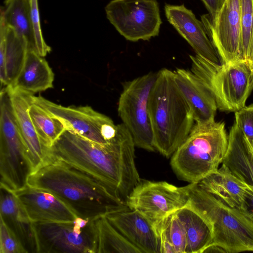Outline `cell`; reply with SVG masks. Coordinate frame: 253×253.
Segmentation results:
<instances>
[{"mask_svg": "<svg viewBox=\"0 0 253 253\" xmlns=\"http://www.w3.org/2000/svg\"><path fill=\"white\" fill-rule=\"evenodd\" d=\"M135 146L123 123L117 125L116 136L106 144L66 130L51 147L50 160L64 162L91 176L126 203L141 180L135 163Z\"/></svg>", "mask_w": 253, "mask_h": 253, "instance_id": "obj_1", "label": "cell"}, {"mask_svg": "<svg viewBox=\"0 0 253 253\" xmlns=\"http://www.w3.org/2000/svg\"><path fill=\"white\" fill-rule=\"evenodd\" d=\"M27 185L51 192L84 219H94L128 208L94 177L54 159L33 172Z\"/></svg>", "mask_w": 253, "mask_h": 253, "instance_id": "obj_2", "label": "cell"}, {"mask_svg": "<svg viewBox=\"0 0 253 253\" xmlns=\"http://www.w3.org/2000/svg\"><path fill=\"white\" fill-rule=\"evenodd\" d=\"M148 108L156 150L171 157L187 137L195 122L175 82L174 71L164 68L157 72Z\"/></svg>", "mask_w": 253, "mask_h": 253, "instance_id": "obj_3", "label": "cell"}, {"mask_svg": "<svg viewBox=\"0 0 253 253\" xmlns=\"http://www.w3.org/2000/svg\"><path fill=\"white\" fill-rule=\"evenodd\" d=\"M228 142L224 122L195 123L187 137L171 157L172 170L179 179L198 183L218 169Z\"/></svg>", "mask_w": 253, "mask_h": 253, "instance_id": "obj_4", "label": "cell"}, {"mask_svg": "<svg viewBox=\"0 0 253 253\" xmlns=\"http://www.w3.org/2000/svg\"><path fill=\"white\" fill-rule=\"evenodd\" d=\"M190 206L212 225L213 239L227 253L253 251V222L239 209L226 204L197 183L187 185Z\"/></svg>", "mask_w": 253, "mask_h": 253, "instance_id": "obj_5", "label": "cell"}, {"mask_svg": "<svg viewBox=\"0 0 253 253\" xmlns=\"http://www.w3.org/2000/svg\"><path fill=\"white\" fill-rule=\"evenodd\" d=\"M189 58L190 70L211 94L218 110L235 112L245 106L253 90V75L247 61L223 64L197 54Z\"/></svg>", "mask_w": 253, "mask_h": 253, "instance_id": "obj_6", "label": "cell"}, {"mask_svg": "<svg viewBox=\"0 0 253 253\" xmlns=\"http://www.w3.org/2000/svg\"><path fill=\"white\" fill-rule=\"evenodd\" d=\"M33 170L7 90L0 91V187L12 191L27 185Z\"/></svg>", "mask_w": 253, "mask_h": 253, "instance_id": "obj_7", "label": "cell"}, {"mask_svg": "<svg viewBox=\"0 0 253 253\" xmlns=\"http://www.w3.org/2000/svg\"><path fill=\"white\" fill-rule=\"evenodd\" d=\"M157 72H150L123 84L118 106V115L130 132L135 146L156 150L149 116L148 102Z\"/></svg>", "mask_w": 253, "mask_h": 253, "instance_id": "obj_8", "label": "cell"}, {"mask_svg": "<svg viewBox=\"0 0 253 253\" xmlns=\"http://www.w3.org/2000/svg\"><path fill=\"white\" fill-rule=\"evenodd\" d=\"M37 253H95L94 219L33 223Z\"/></svg>", "mask_w": 253, "mask_h": 253, "instance_id": "obj_9", "label": "cell"}, {"mask_svg": "<svg viewBox=\"0 0 253 253\" xmlns=\"http://www.w3.org/2000/svg\"><path fill=\"white\" fill-rule=\"evenodd\" d=\"M107 19L126 40L148 41L159 35L162 23L157 0H112Z\"/></svg>", "mask_w": 253, "mask_h": 253, "instance_id": "obj_10", "label": "cell"}, {"mask_svg": "<svg viewBox=\"0 0 253 253\" xmlns=\"http://www.w3.org/2000/svg\"><path fill=\"white\" fill-rule=\"evenodd\" d=\"M188 186L177 187L166 181L141 179L129 196L128 208L137 211L154 226L186 206Z\"/></svg>", "mask_w": 253, "mask_h": 253, "instance_id": "obj_11", "label": "cell"}, {"mask_svg": "<svg viewBox=\"0 0 253 253\" xmlns=\"http://www.w3.org/2000/svg\"><path fill=\"white\" fill-rule=\"evenodd\" d=\"M33 103L61 120L68 130L94 142L106 144L116 136L117 125L109 117L96 112L91 107H65L41 96H33Z\"/></svg>", "mask_w": 253, "mask_h": 253, "instance_id": "obj_12", "label": "cell"}, {"mask_svg": "<svg viewBox=\"0 0 253 253\" xmlns=\"http://www.w3.org/2000/svg\"><path fill=\"white\" fill-rule=\"evenodd\" d=\"M201 20L220 63L239 60L242 37L240 0H225L214 19L207 14L202 15Z\"/></svg>", "mask_w": 253, "mask_h": 253, "instance_id": "obj_13", "label": "cell"}, {"mask_svg": "<svg viewBox=\"0 0 253 253\" xmlns=\"http://www.w3.org/2000/svg\"><path fill=\"white\" fill-rule=\"evenodd\" d=\"M33 172L50 161V149L42 141L29 113L33 94L5 86Z\"/></svg>", "mask_w": 253, "mask_h": 253, "instance_id": "obj_14", "label": "cell"}, {"mask_svg": "<svg viewBox=\"0 0 253 253\" xmlns=\"http://www.w3.org/2000/svg\"><path fill=\"white\" fill-rule=\"evenodd\" d=\"M169 22L192 47L196 54L216 63H220L218 54L209 38L205 26L192 11L184 4L165 5Z\"/></svg>", "mask_w": 253, "mask_h": 253, "instance_id": "obj_15", "label": "cell"}, {"mask_svg": "<svg viewBox=\"0 0 253 253\" xmlns=\"http://www.w3.org/2000/svg\"><path fill=\"white\" fill-rule=\"evenodd\" d=\"M14 192L33 223L71 221L78 217L65 203L47 191L27 185Z\"/></svg>", "mask_w": 253, "mask_h": 253, "instance_id": "obj_16", "label": "cell"}, {"mask_svg": "<svg viewBox=\"0 0 253 253\" xmlns=\"http://www.w3.org/2000/svg\"><path fill=\"white\" fill-rule=\"evenodd\" d=\"M105 216L142 253H160L155 228L140 212L127 208L110 212Z\"/></svg>", "mask_w": 253, "mask_h": 253, "instance_id": "obj_17", "label": "cell"}, {"mask_svg": "<svg viewBox=\"0 0 253 253\" xmlns=\"http://www.w3.org/2000/svg\"><path fill=\"white\" fill-rule=\"evenodd\" d=\"M176 85L192 112L196 123L214 120L217 107L213 97L191 70L178 68L174 71Z\"/></svg>", "mask_w": 253, "mask_h": 253, "instance_id": "obj_18", "label": "cell"}, {"mask_svg": "<svg viewBox=\"0 0 253 253\" xmlns=\"http://www.w3.org/2000/svg\"><path fill=\"white\" fill-rule=\"evenodd\" d=\"M0 188V218L18 237L27 253H37L33 222L14 192Z\"/></svg>", "mask_w": 253, "mask_h": 253, "instance_id": "obj_19", "label": "cell"}, {"mask_svg": "<svg viewBox=\"0 0 253 253\" xmlns=\"http://www.w3.org/2000/svg\"><path fill=\"white\" fill-rule=\"evenodd\" d=\"M222 165L238 179L253 186V149L235 123L229 131L228 146Z\"/></svg>", "mask_w": 253, "mask_h": 253, "instance_id": "obj_20", "label": "cell"}, {"mask_svg": "<svg viewBox=\"0 0 253 253\" xmlns=\"http://www.w3.org/2000/svg\"><path fill=\"white\" fill-rule=\"evenodd\" d=\"M43 57L35 50L28 49L19 75L7 86L33 94L52 88L54 74Z\"/></svg>", "mask_w": 253, "mask_h": 253, "instance_id": "obj_21", "label": "cell"}, {"mask_svg": "<svg viewBox=\"0 0 253 253\" xmlns=\"http://www.w3.org/2000/svg\"><path fill=\"white\" fill-rule=\"evenodd\" d=\"M197 184L227 205L239 209L249 185L234 176L222 165Z\"/></svg>", "mask_w": 253, "mask_h": 253, "instance_id": "obj_22", "label": "cell"}, {"mask_svg": "<svg viewBox=\"0 0 253 253\" xmlns=\"http://www.w3.org/2000/svg\"><path fill=\"white\" fill-rule=\"evenodd\" d=\"M185 230L187 253H203L213 242L212 225L202 215L186 205L176 211Z\"/></svg>", "mask_w": 253, "mask_h": 253, "instance_id": "obj_23", "label": "cell"}, {"mask_svg": "<svg viewBox=\"0 0 253 253\" xmlns=\"http://www.w3.org/2000/svg\"><path fill=\"white\" fill-rule=\"evenodd\" d=\"M159 240L160 253H187L185 229L176 212L154 225Z\"/></svg>", "mask_w": 253, "mask_h": 253, "instance_id": "obj_24", "label": "cell"}, {"mask_svg": "<svg viewBox=\"0 0 253 253\" xmlns=\"http://www.w3.org/2000/svg\"><path fill=\"white\" fill-rule=\"evenodd\" d=\"M95 253H142L109 221L105 216L94 219Z\"/></svg>", "mask_w": 253, "mask_h": 253, "instance_id": "obj_25", "label": "cell"}, {"mask_svg": "<svg viewBox=\"0 0 253 253\" xmlns=\"http://www.w3.org/2000/svg\"><path fill=\"white\" fill-rule=\"evenodd\" d=\"M4 4L0 9L7 25L26 39L28 49L36 51L30 0H5Z\"/></svg>", "mask_w": 253, "mask_h": 253, "instance_id": "obj_26", "label": "cell"}, {"mask_svg": "<svg viewBox=\"0 0 253 253\" xmlns=\"http://www.w3.org/2000/svg\"><path fill=\"white\" fill-rule=\"evenodd\" d=\"M29 113L37 134L43 143L49 148L68 130L61 120L36 104L33 103L30 105Z\"/></svg>", "mask_w": 253, "mask_h": 253, "instance_id": "obj_27", "label": "cell"}, {"mask_svg": "<svg viewBox=\"0 0 253 253\" xmlns=\"http://www.w3.org/2000/svg\"><path fill=\"white\" fill-rule=\"evenodd\" d=\"M28 50L26 39L13 28L7 25L5 47L7 86L11 84L19 75Z\"/></svg>", "mask_w": 253, "mask_h": 253, "instance_id": "obj_28", "label": "cell"}, {"mask_svg": "<svg viewBox=\"0 0 253 253\" xmlns=\"http://www.w3.org/2000/svg\"><path fill=\"white\" fill-rule=\"evenodd\" d=\"M242 26L239 60L248 61L253 45V0H240Z\"/></svg>", "mask_w": 253, "mask_h": 253, "instance_id": "obj_29", "label": "cell"}, {"mask_svg": "<svg viewBox=\"0 0 253 253\" xmlns=\"http://www.w3.org/2000/svg\"><path fill=\"white\" fill-rule=\"evenodd\" d=\"M0 253H27L19 239L1 218Z\"/></svg>", "mask_w": 253, "mask_h": 253, "instance_id": "obj_30", "label": "cell"}, {"mask_svg": "<svg viewBox=\"0 0 253 253\" xmlns=\"http://www.w3.org/2000/svg\"><path fill=\"white\" fill-rule=\"evenodd\" d=\"M31 17L35 41V50L40 56L44 57L50 52L51 48L45 42L40 23L38 0H30Z\"/></svg>", "mask_w": 253, "mask_h": 253, "instance_id": "obj_31", "label": "cell"}, {"mask_svg": "<svg viewBox=\"0 0 253 253\" xmlns=\"http://www.w3.org/2000/svg\"><path fill=\"white\" fill-rule=\"evenodd\" d=\"M250 143L253 139V104L235 112V122Z\"/></svg>", "mask_w": 253, "mask_h": 253, "instance_id": "obj_32", "label": "cell"}, {"mask_svg": "<svg viewBox=\"0 0 253 253\" xmlns=\"http://www.w3.org/2000/svg\"><path fill=\"white\" fill-rule=\"evenodd\" d=\"M7 24L3 13L0 10V79L1 86H7L5 67V47Z\"/></svg>", "mask_w": 253, "mask_h": 253, "instance_id": "obj_33", "label": "cell"}, {"mask_svg": "<svg viewBox=\"0 0 253 253\" xmlns=\"http://www.w3.org/2000/svg\"><path fill=\"white\" fill-rule=\"evenodd\" d=\"M239 210L253 222V186H248Z\"/></svg>", "mask_w": 253, "mask_h": 253, "instance_id": "obj_34", "label": "cell"}, {"mask_svg": "<svg viewBox=\"0 0 253 253\" xmlns=\"http://www.w3.org/2000/svg\"><path fill=\"white\" fill-rule=\"evenodd\" d=\"M209 12L211 19L215 18L223 6L225 0H201Z\"/></svg>", "mask_w": 253, "mask_h": 253, "instance_id": "obj_35", "label": "cell"}, {"mask_svg": "<svg viewBox=\"0 0 253 253\" xmlns=\"http://www.w3.org/2000/svg\"><path fill=\"white\" fill-rule=\"evenodd\" d=\"M247 61L248 62L251 71L253 75V45L251 55Z\"/></svg>", "mask_w": 253, "mask_h": 253, "instance_id": "obj_36", "label": "cell"}, {"mask_svg": "<svg viewBox=\"0 0 253 253\" xmlns=\"http://www.w3.org/2000/svg\"><path fill=\"white\" fill-rule=\"evenodd\" d=\"M251 144L252 147L253 149V139L252 142L251 143Z\"/></svg>", "mask_w": 253, "mask_h": 253, "instance_id": "obj_37", "label": "cell"}]
</instances>
